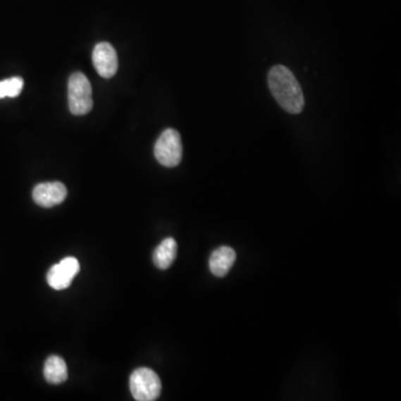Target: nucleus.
Masks as SVG:
<instances>
[{"instance_id": "0eeeda50", "label": "nucleus", "mask_w": 401, "mask_h": 401, "mask_svg": "<svg viewBox=\"0 0 401 401\" xmlns=\"http://www.w3.org/2000/svg\"><path fill=\"white\" fill-rule=\"evenodd\" d=\"M93 63L101 78H113L118 68V59L115 48L109 43L97 44L94 48Z\"/></svg>"}, {"instance_id": "39448f33", "label": "nucleus", "mask_w": 401, "mask_h": 401, "mask_svg": "<svg viewBox=\"0 0 401 401\" xmlns=\"http://www.w3.org/2000/svg\"><path fill=\"white\" fill-rule=\"evenodd\" d=\"M80 266L74 257L63 259L59 264L51 266L47 273L49 287L55 290H65L70 287L75 276L80 272Z\"/></svg>"}, {"instance_id": "6e6552de", "label": "nucleus", "mask_w": 401, "mask_h": 401, "mask_svg": "<svg viewBox=\"0 0 401 401\" xmlns=\"http://www.w3.org/2000/svg\"><path fill=\"white\" fill-rule=\"evenodd\" d=\"M237 259V253L230 247H221L212 253L210 258V270L218 278L229 273Z\"/></svg>"}, {"instance_id": "423d86ee", "label": "nucleus", "mask_w": 401, "mask_h": 401, "mask_svg": "<svg viewBox=\"0 0 401 401\" xmlns=\"http://www.w3.org/2000/svg\"><path fill=\"white\" fill-rule=\"evenodd\" d=\"M67 197V189L61 182H47L35 186L32 199L35 203L42 207H53L64 202Z\"/></svg>"}, {"instance_id": "f257e3e1", "label": "nucleus", "mask_w": 401, "mask_h": 401, "mask_svg": "<svg viewBox=\"0 0 401 401\" xmlns=\"http://www.w3.org/2000/svg\"><path fill=\"white\" fill-rule=\"evenodd\" d=\"M269 88L280 106L290 114H300L304 107V96L300 84L288 67L276 65L270 69Z\"/></svg>"}, {"instance_id": "f03ea898", "label": "nucleus", "mask_w": 401, "mask_h": 401, "mask_svg": "<svg viewBox=\"0 0 401 401\" xmlns=\"http://www.w3.org/2000/svg\"><path fill=\"white\" fill-rule=\"evenodd\" d=\"M69 111L74 115H86L93 109L92 86L82 73H75L68 82Z\"/></svg>"}, {"instance_id": "20e7f679", "label": "nucleus", "mask_w": 401, "mask_h": 401, "mask_svg": "<svg viewBox=\"0 0 401 401\" xmlns=\"http://www.w3.org/2000/svg\"><path fill=\"white\" fill-rule=\"evenodd\" d=\"M154 154L159 163L166 168H175L181 163L183 147L178 130L168 128L161 134L155 144Z\"/></svg>"}, {"instance_id": "7ed1b4c3", "label": "nucleus", "mask_w": 401, "mask_h": 401, "mask_svg": "<svg viewBox=\"0 0 401 401\" xmlns=\"http://www.w3.org/2000/svg\"><path fill=\"white\" fill-rule=\"evenodd\" d=\"M130 388L135 400L153 401L160 397L162 383L156 372L149 368H140L130 376Z\"/></svg>"}, {"instance_id": "9d476101", "label": "nucleus", "mask_w": 401, "mask_h": 401, "mask_svg": "<svg viewBox=\"0 0 401 401\" xmlns=\"http://www.w3.org/2000/svg\"><path fill=\"white\" fill-rule=\"evenodd\" d=\"M178 253V243L173 237H168L156 247L153 254V262L161 270H166L172 266Z\"/></svg>"}, {"instance_id": "9b49d317", "label": "nucleus", "mask_w": 401, "mask_h": 401, "mask_svg": "<svg viewBox=\"0 0 401 401\" xmlns=\"http://www.w3.org/2000/svg\"><path fill=\"white\" fill-rule=\"evenodd\" d=\"M24 80L22 78H11L0 82V99L17 97L22 93Z\"/></svg>"}, {"instance_id": "1a4fd4ad", "label": "nucleus", "mask_w": 401, "mask_h": 401, "mask_svg": "<svg viewBox=\"0 0 401 401\" xmlns=\"http://www.w3.org/2000/svg\"><path fill=\"white\" fill-rule=\"evenodd\" d=\"M44 376L47 383L51 385H61L68 377L66 362L58 356H51L46 360L44 367Z\"/></svg>"}]
</instances>
